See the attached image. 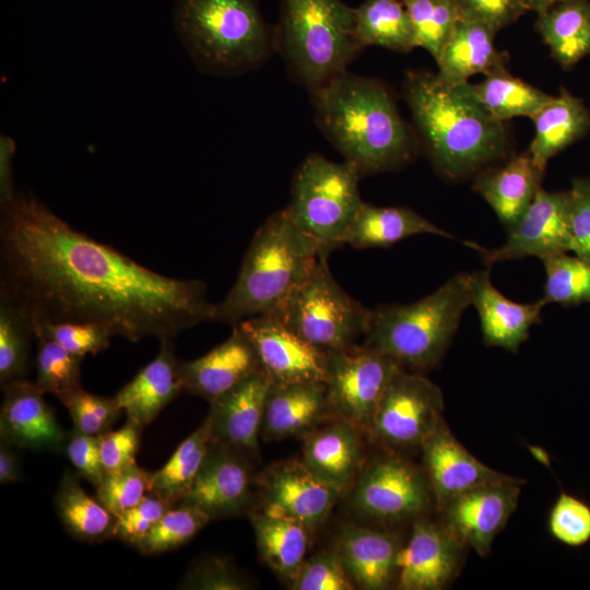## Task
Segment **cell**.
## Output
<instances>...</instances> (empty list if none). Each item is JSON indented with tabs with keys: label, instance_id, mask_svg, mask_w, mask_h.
Masks as SVG:
<instances>
[{
	"label": "cell",
	"instance_id": "obj_1",
	"mask_svg": "<svg viewBox=\"0 0 590 590\" xmlns=\"http://www.w3.org/2000/svg\"><path fill=\"white\" fill-rule=\"evenodd\" d=\"M0 298L31 328L87 322L132 342L173 339L215 311L204 282L158 274L20 191L0 204Z\"/></svg>",
	"mask_w": 590,
	"mask_h": 590
},
{
	"label": "cell",
	"instance_id": "obj_2",
	"mask_svg": "<svg viewBox=\"0 0 590 590\" xmlns=\"http://www.w3.org/2000/svg\"><path fill=\"white\" fill-rule=\"evenodd\" d=\"M403 94L427 156L444 178L476 176L507 157L504 122L475 102L465 83L449 84L437 73L412 70Z\"/></svg>",
	"mask_w": 590,
	"mask_h": 590
},
{
	"label": "cell",
	"instance_id": "obj_3",
	"mask_svg": "<svg viewBox=\"0 0 590 590\" xmlns=\"http://www.w3.org/2000/svg\"><path fill=\"white\" fill-rule=\"evenodd\" d=\"M319 129L362 175L394 170L418 141L379 80L345 71L310 92Z\"/></svg>",
	"mask_w": 590,
	"mask_h": 590
},
{
	"label": "cell",
	"instance_id": "obj_4",
	"mask_svg": "<svg viewBox=\"0 0 590 590\" xmlns=\"http://www.w3.org/2000/svg\"><path fill=\"white\" fill-rule=\"evenodd\" d=\"M322 253L285 209L256 231L225 298L215 304L213 321L232 326L274 312L308 276Z\"/></svg>",
	"mask_w": 590,
	"mask_h": 590
},
{
	"label": "cell",
	"instance_id": "obj_5",
	"mask_svg": "<svg viewBox=\"0 0 590 590\" xmlns=\"http://www.w3.org/2000/svg\"><path fill=\"white\" fill-rule=\"evenodd\" d=\"M174 30L196 68L234 76L260 68L275 49V28L258 0H175Z\"/></svg>",
	"mask_w": 590,
	"mask_h": 590
},
{
	"label": "cell",
	"instance_id": "obj_6",
	"mask_svg": "<svg viewBox=\"0 0 590 590\" xmlns=\"http://www.w3.org/2000/svg\"><path fill=\"white\" fill-rule=\"evenodd\" d=\"M470 304V273L460 272L435 292L408 305L370 310L365 345L397 359L403 368L436 367Z\"/></svg>",
	"mask_w": 590,
	"mask_h": 590
},
{
	"label": "cell",
	"instance_id": "obj_7",
	"mask_svg": "<svg viewBox=\"0 0 590 590\" xmlns=\"http://www.w3.org/2000/svg\"><path fill=\"white\" fill-rule=\"evenodd\" d=\"M275 49L294 82L315 91L347 71L363 50L354 9L342 0H282Z\"/></svg>",
	"mask_w": 590,
	"mask_h": 590
},
{
	"label": "cell",
	"instance_id": "obj_8",
	"mask_svg": "<svg viewBox=\"0 0 590 590\" xmlns=\"http://www.w3.org/2000/svg\"><path fill=\"white\" fill-rule=\"evenodd\" d=\"M362 176L354 164L332 162L319 154L308 155L293 176L285 210L327 256L342 246L363 204L358 190Z\"/></svg>",
	"mask_w": 590,
	"mask_h": 590
},
{
	"label": "cell",
	"instance_id": "obj_9",
	"mask_svg": "<svg viewBox=\"0 0 590 590\" xmlns=\"http://www.w3.org/2000/svg\"><path fill=\"white\" fill-rule=\"evenodd\" d=\"M321 255L308 276L272 314L308 343L326 352L354 344L365 335L370 309L334 280Z\"/></svg>",
	"mask_w": 590,
	"mask_h": 590
},
{
	"label": "cell",
	"instance_id": "obj_10",
	"mask_svg": "<svg viewBox=\"0 0 590 590\" xmlns=\"http://www.w3.org/2000/svg\"><path fill=\"white\" fill-rule=\"evenodd\" d=\"M402 368L393 357L365 344L328 351L323 382L331 416L368 434L387 387Z\"/></svg>",
	"mask_w": 590,
	"mask_h": 590
},
{
	"label": "cell",
	"instance_id": "obj_11",
	"mask_svg": "<svg viewBox=\"0 0 590 590\" xmlns=\"http://www.w3.org/2000/svg\"><path fill=\"white\" fill-rule=\"evenodd\" d=\"M442 411L440 388L402 368L387 387L368 434L391 447L421 448L444 420Z\"/></svg>",
	"mask_w": 590,
	"mask_h": 590
},
{
	"label": "cell",
	"instance_id": "obj_12",
	"mask_svg": "<svg viewBox=\"0 0 590 590\" xmlns=\"http://www.w3.org/2000/svg\"><path fill=\"white\" fill-rule=\"evenodd\" d=\"M434 500L427 475L399 457H384L363 469L352 493L353 507L379 521L417 518Z\"/></svg>",
	"mask_w": 590,
	"mask_h": 590
},
{
	"label": "cell",
	"instance_id": "obj_13",
	"mask_svg": "<svg viewBox=\"0 0 590 590\" xmlns=\"http://www.w3.org/2000/svg\"><path fill=\"white\" fill-rule=\"evenodd\" d=\"M468 245L480 253L487 268L507 260L527 257L542 260L553 255L573 252L568 190L550 192L540 188L527 210L508 229L503 245L492 249L474 243Z\"/></svg>",
	"mask_w": 590,
	"mask_h": 590
},
{
	"label": "cell",
	"instance_id": "obj_14",
	"mask_svg": "<svg viewBox=\"0 0 590 590\" xmlns=\"http://www.w3.org/2000/svg\"><path fill=\"white\" fill-rule=\"evenodd\" d=\"M236 324L252 343L272 384L324 381L327 352L302 339L276 315L258 316Z\"/></svg>",
	"mask_w": 590,
	"mask_h": 590
},
{
	"label": "cell",
	"instance_id": "obj_15",
	"mask_svg": "<svg viewBox=\"0 0 590 590\" xmlns=\"http://www.w3.org/2000/svg\"><path fill=\"white\" fill-rule=\"evenodd\" d=\"M258 484L260 510L295 519L310 529L324 521L341 497L298 460L272 464L260 475Z\"/></svg>",
	"mask_w": 590,
	"mask_h": 590
},
{
	"label": "cell",
	"instance_id": "obj_16",
	"mask_svg": "<svg viewBox=\"0 0 590 590\" xmlns=\"http://www.w3.org/2000/svg\"><path fill=\"white\" fill-rule=\"evenodd\" d=\"M522 483L519 479L472 488L441 509L442 522L464 545L485 556L516 510Z\"/></svg>",
	"mask_w": 590,
	"mask_h": 590
},
{
	"label": "cell",
	"instance_id": "obj_17",
	"mask_svg": "<svg viewBox=\"0 0 590 590\" xmlns=\"http://www.w3.org/2000/svg\"><path fill=\"white\" fill-rule=\"evenodd\" d=\"M248 459L210 440L206 456L181 504L201 509L211 519L245 511L251 502L253 482Z\"/></svg>",
	"mask_w": 590,
	"mask_h": 590
},
{
	"label": "cell",
	"instance_id": "obj_18",
	"mask_svg": "<svg viewBox=\"0 0 590 590\" xmlns=\"http://www.w3.org/2000/svg\"><path fill=\"white\" fill-rule=\"evenodd\" d=\"M464 544L445 526L416 518L397 556L398 588L439 590L455 576Z\"/></svg>",
	"mask_w": 590,
	"mask_h": 590
},
{
	"label": "cell",
	"instance_id": "obj_19",
	"mask_svg": "<svg viewBox=\"0 0 590 590\" xmlns=\"http://www.w3.org/2000/svg\"><path fill=\"white\" fill-rule=\"evenodd\" d=\"M0 441L34 451L64 452V432L35 382L26 379L2 387Z\"/></svg>",
	"mask_w": 590,
	"mask_h": 590
},
{
	"label": "cell",
	"instance_id": "obj_20",
	"mask_svg": "<svg viewBox=\"0 0 590 590\" xmlns=\"http://www.w3.org/2000/svg\"><path fill=\"white\" fill-rule=\"evenodd\" d=\"M434 502L441 510L455 497L481 485L516 481L477 460L442 420L421 447Z\"/></svg>",
	"mask_w": 590,
	"mask_h": 590
},
{
	"label": "cell",
	"instance_id": "obj_21",
	"mask_svg": "<svg viewBox=\"0 0 590 590\" xmlns=\"http://www.w3.org/2000/svg\"><path fill=\"white\" fill-rule=\"evenodd\" d=\"M271 385L261 370L210 402L211 442L256 457Z\"/></svg>",
	"mask_w": 590,
	"mask_h": 590
},
{
	"label": "cell",
	"instance_id": "obj_22",
	"mask_svg": "<svg viewBox=\"0 0 590 590\" xmlns=\"http://www.w3.org/2000/svg\"><path fill=\"white\" fill-rule=\"evenodd\" d=\"M261 370L256 350L238 324L233 326L226 341L209 353L180 364L184 391L209 402Z\"/></svg>",
	"mask_w": 590,
	"mask_h": 590
},
{
	"label": "cell",
	"instance_id": "obj_23",
	"mask_svg": "<svg viewBox=\"0 0 590 590\" xmlns=\"http://www.w3.org/2000/svg\"><path fill=\"white\" fill-rule=\"evenodd\" d=\"M470 304L477 311L483 341L517 352L530 328L542 321V299L521 304L504 296L492 283L488 268L470 273Z\"/></svg>",
	"mask_w": 590,
	"mask_h": 590
},
{
	"label": "cell",
	"instance_id": "obj_24",
	"mask_svg": "<svg viewBox=\"0 0 590 590\" xmlns=\"http://www.w3.org/2000/svg\"><path fill=\"white\" fill-rule=\"evenodd\" d=\"M362 435L352 424L334 418L304 435L302 461L343 496L354 487L364 469Z\"/></svg>",
	"mask_w": 590,
	"mask_h": 590
},
{
	"label": "cell",
	"instance_id": "obj_25",
	"mask_svg": "<svg viewBox=\"0 0 590 590\" xmlns=\"http://www.w3.org/2000/svg\"><path fill=\"white\" fill-rule=\"evenodd\" d=\"M160 340L156 357L114 396L127 418L142 427L184 391L181 362L175 355L172 338Z\"/></svg>",
	"mask_w": 590,
	"mask_h": 590
},
{
	"label": "cell",
	"instance_id": "obj_26",
	"mask_svg": "<svg viewBox=\"0 0 590 590\" xmlns=\"http://www.w3.org/2000/svg\"><path fill=\"white\" fill-rule=\"evenodd\" d=\"M544 173L527 151L482 170L475 176L473 189L509 229L542 188Z\"/></svg>",
	"mask_w": 590,
	"mask_h": 590
},
{
	"label": "cell",
	"instance_id": "obj_27",
	"mask_svg": "<svg viewBox=\"0 0 590 590\" xmlns=\"http://www.w3.org/2000/svg\"><path fill=\"white\" fill-rule=\"evenodd\" d=\"M332 417L324 382L272 384L264 408L261 437L275 440L306 435Z\"/></svg>",
	"mask_w": 590,
	"mask_h": 590
},
{
	"label": "cell",
	"instance_id": "obj_28",
	"mask_svg": "<svg viewBox=\"0 0 590 590\" xmlns=\"http://www.w3.org/2000/svg\"><path fill=\"white\" fill-rule=\"evenodd\" d=\"M400 546L394 535L381 530L346 526L337 552L354 585L365 590L385 589L397 573Z\"/></svg>",
	"mask_w": 590,
	"mask_h": 590
},
{
	"label": "cell",
	"instance_id": "obj_29",
	"mask_svg": "<svg viewBox=\"0 0 590 590\" xmlns=\"http://www.w3.org/2000/svg\"><path fill=\"white\" fill-rule=\"evenodd\" d=\"M495 34L482 23L460 20L436 61L437 75L449 84H462L475 74L506 68L507 56L496 49Z\"/></svg>",
	"mask_w": 590,
	"mask_h": 590
},
{
	"label": "cell",
	"instance_id": "obj_30",
	"mask_svg": "<svg viewBox=\"0 0 590 590\" xmlns=\"http://www.w3.org/2000/svg\"><path fill=\"white\" fill-rule=\"evenodd\" d=\"M534 138L529 146L533 162L546 169L548 161L590 131V110L582 99L562 88L532 118Z\"/></svg>",
	"mask_w": 590,
	"mask_h": 590
},
{
	"label": "cell",
	"instance_id": "obj_31",
	"mask_svg": "<svg viewBox=\"0 0 590 590\" xmlns=\"http://www.w3.org/2000/svg\"><path fill=\"white\" fill-rule=\"evenodd\" d=\"M421 234L455 238L412 209L405 206H377L363 202L342 238V245L356 249L389 247Z\"/></svg>",
	"mask_w": 590,
	"mask_h": 590
},
{
	"label": "cell",
	"instance_id": "obj_32",
	"mask_svg": "<svg viewBox=\"0 0 590 590\" xmlns=\"http://www.w3.org/2000/svg\"><path fill=\"white\" fill-rule=\"evenodd\" d=\"M250 521L261 558L276 575L290 581L305 560L310 528L260 509L250 512Z\"/></svg>",
	"mask_w": 590,
	"mask_h": 590
},
{
	"label": "cell",
	"instance_id": "obj_33",
	"mask_svg": "<svg viewBox=\"0 0 590 590\" xmlns=\"http://www.w3.org/2000/svg\"><path fill=\"white\" fill-rule=\"evenodd\" d=\"M538 15L536 28L563 68L590 55L589 0H562Z\"/></svg>",
	"mask_w": 590,
	"mask_h": 590
},
{
	"label": "cell",
	"instance_id": "obj_34",
	"mask_svg": "<svg viewBox=\"0 0 590 590\" xmlns=\"http://www.w3.org/2000/svg\"><path fill=\"white\" fill-rule=\"evenodd\" d=\"M55 506L64 529L76 540L87 543L113 538L115 516L91 497L79 481V474L67 469L57 486Z\"/></svg>",
	"mask_w": 590,
	"mask_h": 590
},
{
	"label": "cell",
	"instance_id": "obj_35",
	"mask_svg": "<svg viewBox=\"0 0 590 590\" xmlns=\"http://www.w3.org/2000/svg\"><path fill=\"white\" fill-rule=\"evenodd\" d=\"M465 86L475 102L500 122L519 116L532 118L553 97L511 75L506 68L486 74L479 83L465 82Z\"/></svg>",
	"mask_w": 590,
	"mask_h": 590
},
{
	"label": "cell",
	"instance_id": "obj_36",
	"mask_svg": "<svg viewBox=\"0 0 590 590\" xmlns=\"http://www.w3.org/2000/svg\"><path fill=\"white\" fill-rule=\"evenodd\" d=\"M354 32L362 49L379 46L409 52L417 47L412 20L400 0H365L354 9Z\"/></svg>",
	"mask_w": 590,
	"mask_h": 590
},
{
	"label": "cell",
	"instance_id": "obj_37",
	"mask_svg": "<svg viewBox=\"0 0 590 590\" xmlns=\"http://www.w3.org/2000/svg\"><path fill=\"white\" fill-rule=\"evenodd\" d=\"M211 440V422L206 416L175 450L168 461L152 472L149 493L172 506L188 494L206 456Z\"/></svg>",
	"mask_w": 590,
	"mask_h": 590
},
{
	"label": "cell",
	"instance_id": "obj_38",
	"mask_svg": "<svg viewBox=\"0 0 590 590\" xmlns=\"http://www.w3.org/2000/svg\"><path fill=\"white\" fill-rule=\"evenodd\" d=\"M35 338L27 316L0 298V385L26 379L31 340Z\"/></svg>",
	"mask_w": 590,
	"mask_h": 590
},
{
	"label": "cell",
	"instance_id": "obj_39",
	"mask_svg": "<svg viewBox=\"0 0 590 590\" xmlns=\"http://www.w3.org/2000/svg\"><path fill=\"white\" fill-rule=\"evenodd\" d=\"M545 284L544 304L564 306L590 304V260L569 252L542 259Z\"/></svg>",
	"mask_w": 590,
	"mask_h": 590
},
{
	"label": "cell",
	"instance_id": "obj_40",
	"mask_svg": "<svg viewBox=\"0 0 590 590\" xmlns=\"http://www.w3.org/2000/svg\"><path fill=\"white\" fill-rule=\"evenodd\" d=\"M415 31L416 45L435 61L460 21L456 0H400Z\"/></svg>",
	"mask_w": 590,
	"mask_h": 590
},
{
	"label": "cell",
	"instance_id": "obj_41",
	"mask_svg": "<svg viewBox=\"0 0 590 590\" xmlns=\"http://www.w3.org/2000/svg\"><path fill=\"white\" fill-rule=\"evenodd\" d=\"M210 520L201 509L180 503L172 506L134 547L144 555L174 551L190 541Z\"/></svg>",
	"mask_w": 590,
	"mask_h": 590
},
{
	"label": "cell",
	"instance_id": "obj_42",
	"mask_svg": "<svg viewBox=\"0 0 590 590\" xmlns=\"http://www.w3.org/2000/svg\"><path fill=\"white\" fill-rule=\"evenodd\" d=\"M35 385L55 397L82 387V356L75 355L47 337H36Z\"/></svg>",
	"mask_w": 590,
	"mask_h": 590
},
{
	"label": "cell",
	"instance_id": "obj_43",
	"mask_svg": "<svg viewBox=\"0 0 590 590\" xmlns=\"http://www.w3.org/2000/svg\"><path fill=\"white\" fill-rule=\"evenodd\" d=\"M56 398L68 410L73 427L92 436H99L110 430L122 411L115 397H101L82 387Z\"/></svg>",
	"mask_w": 590,
	"mask_h": 590
},
{
	"label": "cell",
	"instance_id": "obj_44",
	"mask_svg": "<svg viewBox=\"0 0 590 590\" xmlns=\"http://www.w3.org/2000/svg\"><path fill=\"white\" fill-rule=\"evenodd\" d=\"M151 477L152 472L138 464L105 473L101 484L95 487L96 498L117 517L145 497L150 489Z\"/></svg>",
	"mask_w": 590,
	"mask_h": 590
},
{
	"label": "cell",
	"instance_id": "obj_45",
	"mask_svg": "<svg viewBox=\"0 0 590 590\" xmlns=\"http://www.w3.org/2000/svg\"><path fill=\"white\" fill-rule=\"evenodd\" d=\"M32 331L35 338L47 337L82 357L106 350L113 337L105 328L87 322H46L33 326Z\"/></svg>",
	"mask_w": 590,
	"mask_h": 590
},
{
	"label": "cell",
	"instance_id": "obj_46",
	"mask_svg": "<svg viewBox=\"0 0 590 590\" xmlns=\"http://www.w3.org/2000/svg\"><path fill=\"white\" fill-rule=\"evenodd\" d=\"M288 586L293 590H352L355 585L339 553L326 551L304 560Z\"/></svg>",
	"mask_w": 590,
	"mask_h": 590
},
{
	"label": "cell",
	"instance_id": "obj_47",
	"mask_svg": "<svg viewBox=\"0 0 590 590\" xmlns=\"http://www.w3.org/2000/svg\"><path fill=\"white\" fill-rule=\"evenodd\" d=\"M548 531L567 546L585 545L590 541V506L576 496L560 493L550 511Z\"/></svg>",
	"mask_w": 590,
	"mask_h": 590
},
{
	"label": "cell",
	"instance_id": "obj_48",
	"mask_svg": "<svg viewBox=\"0 0 590 590\" xmlns=\"http://www.w3.org/2000/svg\"><path fill=\"white\" fill-rule=\"evenodd\" d=\"M178 588L244 590L249 588V582L228 558L211 555L196 560L187 570Z\"/></svg>",
	"mask_w": 590,
	"mask_h": 590
},
{
	"label": "cell",
	"instance_id": "obj_49",
	"mask_svg": "<svg viewBox=\"0 0 590 590\" xmlns=\"http://www.w3.org/2000/svg\"><path fill=\"white\" fill-rule=\"evenodd\" d=\"M170 507L167 502L148 493L139 504L115 517L113 538L135 546Z\"/></svg>",
	"mask_w": 590,
	"mask_h": 590
},
{
	"label": "cell",
	"instance_id": "obj_50",
	"mask_svg": "<svg viewBox=\"0 0 590 590\" xmlns=\"http://www.w3.org/2000/svg\"><path fill=\"white\" fill-rule=\"evenodd\" d=\"M142 426L127 418L117 430L99 435V450L105 473H113L137 464Z\"/></svg>",
	"mask_w": 590,
	"mask_h": 590
},
{
	"label": "cell",
	"instance_id": "obj_51",
	"mask_svg": "<svg viewBox=\"0 0 590 590\" xmlns=\"http://www.w3.org/2000/svg\"><path fill=\"white\" fill-rule=\"evenodd\" d=\"M64 452L80 477L97 487L105 476L99 450V437L76 428L68 432Z\"/></svg>",
	"mask_w": 590,
	"mask_h": 590
},
{
	"label": "cell",
	"instance_id": "obj_52",
	"mask_svg": "<svg viewBox=\"0 0 590 590\" xmlns=\"http://www.w3.org/2000/svg\"><path fill=\"white\" fill-rule=\"evenodd\" d=\"M460 20L482 23L496 33L527 12L520 0H456Z\"/></svg>",
	"mask_w": 590,
	"mask_h": 590
},
{
	"label": "cell",
	"instance_id": "obj_53",
	"mask_svg": "<svg viewBox=\"0 0 590 590\" xmlns=\"http://www.w3.org/2000/svg\"><path fill=\"white\" fill-rule=\"evenodd\" d=\"M568 198L573 253L590 260V178H574Z\"/></svg>",
	"mask_w": 590,
	"mask_h": 590
},
{
	"label": "cell",
	"instance_id": "obj_54",
	"mask_svg": "<svg viewBox=\"0 0 590 590\" xmlns=\"http://www.w3.org/2000/svg\"><path fill=\"white\" fill-rule=\"evenodd\" d=\"M15 142L7 134L0 137V204L11 200L17 192L13 178Z\"/></svg>",
	"mask_w": 590,
	"mask_h": 590
},
{
	"label": "cell",
	"instance_id": "obj_55",
	"mask_svg": "<svg viewBox=\"0 0 590 590\" xmlns=\"http://www.w3.org/2000/svg\"><path fill=\"white\" fill-rule=\"evenodd\" d=\"M14 446L0 441V483L9 484L21 480L22 471Z\"/></svg>",
	"mask_w": 590,
	"mask_h": 590
},
{
	"label": "cell",
	"instance_id": "obj_56",
	"mask_svg": "<svg viewBox=\"0 0 590 590\" xmlns=\"http://www.w3.org/2000/svg\"><path fill=\"white\" fill-rule=\"evenodd\" d=\"M527 11L532 10L541 14L562 0H520Z\"/></svg>",
	"mask_w": 590,
	"mask_h": 590
}]
</instances>
